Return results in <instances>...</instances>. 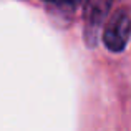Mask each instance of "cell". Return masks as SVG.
I'll list each match as a JSON object with an SVG mask.
<instances>
[{"label":"cell","instance_id":"6da1fadb","mask_svg":"<svg viewBox=\"0 0 131 131\" xmlns=\"http://www.w3.org/2000/svg\"><path fill=\"white\" fill-rule=\"evenodd\" d=\"M113 0H86L85 5V42L90 48L96 47L101 37L103 23L111 8Z\"/></svg>","mask_w":131,"mask_h":131},{"label":"cell","instance_id":"7a4b0ae2","mask_svg":"<svg viewBox=\"0 0 131 131\" xmlns=\"http://www.w3.org/2000/svg\"><path fill=\"white\" fill-rule=\"evenodd\" d=\"M131 37V17L126 10H118L110 18L105 32H103V43L110 51H123Z\"/></svg>","mask_w":131,"mask_h":131},{"label":"cell","instance_id":"3957f363","mask_svg":"<svg viewBox=\"0 0 131 131\" xmlns=\"http://www.w3.org/2000/svg\"><path fill=\"white\" fill-rule=\"evenodd\" d=\"M50 5H55L58 8H65V10H73L77 8L78 5L81 3V0H45Z\"/></svg>","mask_w":131,"mask_h":131}]
</instances>
